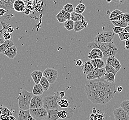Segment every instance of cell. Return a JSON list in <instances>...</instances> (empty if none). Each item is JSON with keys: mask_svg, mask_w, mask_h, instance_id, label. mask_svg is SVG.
Masks as SVG:
<instances>
[{"mask_svg": "<svg viewBox=\"0 0 129 120\" xmlns=\"http://www.w3.org/2000/svg\"><path fill=\"white\" fill-rule=\"evenodd\" d=\"M124 29V28H123V27L115 26L113 28V32H114V33H115L116 34H119V33L121 32Z\"/></svg>", "mask_w": 129, "mask_h": 120, "instance_id": "43", "label": "cell"}, {"mask_svg": "<svg viewBox=\"0 0 129 120\" xmlns=\"http://www.w3.org/2000/svg\"><path fill=\"white\" fill-rule=\"evenodd\" d=\"M123 13H124L121 11L119 10V9H116L111 13L110 15L109 16V19L113 18H114L116 16H118L119 15H120V14H121Z\"/></svg>", "mask_w": 129, "mask_h": 120, "instance_id": "39", "label": "cell"}, {"mask_svg": "<svg viewBox=\"0 0 129 120\" xmlns=\"http://www.w3.org/2000/svg\"><path fill=\"white\" fill-rule=\"evenodd\" d=\"M85 9H86V7L85 5L84 4L82 3H80L79 4H78L75 7V12L76 13L82 14V13L85 12Z\"/></svg>", "mask_w": 129, "mask_h": 120, "instance_id": "28", "label": "cell"}, {"mask_svg": "<svg viewBox=\"0 0 129 120\" xmlns=\"http://www.w3.org/2000/svg\"><path fill=\"white\" fill-rule=\"evenodd\" d=\"M56 18L60 23H64L65 21H67L61 12H60L59 13L57 14Z\"/></svg>", "mask_w": 129, "mask_h": 120, "instance_id": "41", "label": "cell"}, {"mask_svg": "<svg viewBox=\"0 0 129 120\" xmlns=\"http://www.w3.org/2000/svg\"><path fill=\"white\" fill-rule=\"evenodd\" d=\"M25 7V3L23 0H15L13 3V9L17 12H23Z\"/></svg>", "mask_w": 129, "mask_h": 120, "instance_id": "15", "label": "cell"}, {"mask_svg": "<svg viewBox=\"0 0 129 120\" xmlns=\"http://www.w3.org/2000/svg\"><path fill=\"white\" fill-rule=\"evenodd\" d=\"M104 68L106 71V73H113L115 75L117 73V72L112 66L108 64L105 65L104 67Z\"/></svg>", "mask_w": 129, "mask_h": 120, "instance_id": "35", "label": "cell"}, {"mask_svg": "<svg viewBox=\"0 0 129 120\" xmlns=\"http://www.w3.org/2000/svg\"><path fill=\"white\" fill-rule=\"evenodd\" d=\"M15 0H0V8L6 10H13V4Z\"/></svg>", "mask_w": 129, "mask_h": 120, "instance_id": "17", "label": "cell"}, {"mask_svg": "<svg viewBox=\"0 0 129 120\" xmlns=\"http://www.w3.org/2000/svg\"><path fill=\"white\" fill-rule=\"evenodd\" d=\"M85 27L83 26L81 21H75L74 30L75 32H79L84 29Z\"/></svg>", "mask_w": 129, "mask_h": 120, "instance_id": "31", "label": "cell"}, {"mask_svg": "<svg viewBox=\"0 0 129 120\" xmlns=\"http://www.w3.org/2000/svg\"><path fill=\"white\" fill-rule=\"evenodd\" d=\"M3 38L4 40H12L13 38V34L12 33H9L6 32L5 31H3L2 33Z\"/></svg>", "mask_w": 129, "mask_h": 120, "instance_id": "38", "label": "cell"}, {"mask_svg": "<svg viewBox=\"0 0 129 120\" xmlns=\"http://www.w3.org/2000/svg\"><path fill=\"white\" fill-rule=\"evenodd\" d=\"M64 26L65 28L68 31H72L74 29V22L71 19L67 20L64 22Z\"/></svg>", "mask_w": 129, "mask_h": 120, "instance_id": "29", "label": "cell"}, {"mask_svg": "<svg viewBox=\"0 0 129 120\" xmlns=\"http://www.w3.org/2000/svg\"><path fill=\"white\" fill-rule=\"evenodd\" d=\"M123 87L122 86H119L118 87L116 91H117L118 92H119V93H120V92H121L122 91H123Z\"/></svg>", "mask_w": 129, "mask_h": 120, "instance_id": "55", "label": "cell"}, {"mask_svg": "<svg viewBox=\"0 0 129 120\" xmlns=\"http://www.w3.org/2000/svg\"><path fill=\"white\" fill-rule=\"evenodd\" d=\"M122 32H127V33H129V25L126 26V27L124 28V29H123V30L122 31Z\"/></svg>", "mask_w": 129, "mask_h": 120, "instance_id": "54", "label": "cell"}, {"mask_svg": "<svg viewBox=\"0 0 129 120\" xmlns=\"http://www.w3.org/2000/svg\"><path fill=\"white\" fill-rule=\"evenodd\" d=\"M17 49L16 47L13 45V46L8 48L7 50H5V51L3 53V54L7 56L8 58L11 59H13L15 57L17 53Z\"/></svg>", "mask_w": 129, "mask_h": 120, "instance_id": "18", "label": "cell"}, {"mask_svg": "<svg viewBox=\"0 0 129 120\" xmlns=\"http://www.w3.org/2000/svg\"><path fill=\"white\" fill-rule=\"evenodd\" d=\"M106 64L112 66L118 72L121 69L122 65L119 60L114 56H111L107 58L106 60Z\"/></svg>", "mask_w": 129, "mask_h": 120, "instance_id": "13", "label": "cell"}, {"mask_svg": "<svg viewBox=\"0 0 129 120\" xmlns=\"http://www.w3.org/2000/svg\"><path fill=\"white\" fill-rule=\"evenodd\" d=\"M104 117V115L102 114L98 113H92L90 117V120H103Z\"/></svg>", "mask_w": 129, "mask_h": 120, "instance_id": "34", "label": "cell"}, {"mask_svg": "<svg viewBox=\"0 0 129 120\" xmlns=\"http://www.w3.org/2000/svg\"><path fill=\"white\" fill-rule=\"evenodd\" d=\"M58 95L60 98H62L65 97V92L63 91H60L58 92Z\"/></svg>", "mask_w": 129, "mask_h": 120, "instance_id": "52", "label": "cell"}, {"mask_svg": "<svg viewBox=\"0 0 129 120\" xmlns=\"http://www.w3.org/2000/svg\"><path fill=\"white\" fill-rule=\"evenodd\" d=\"M120 107L123 108L129 115V100L123 101L120 104Z\"/></svg>", "mask_w": 129, "mask_h": 120, "instance_id": "33", "label": "cell"}, {"mask_svg": "<svg viewBox=\"0 0 129 120\" xmlns=\"http://www.w3.org/2000/svg\"><path fill=\"white\" fill-rule=\"evenodd\" d=\"M8 11L3 8H0V17H4L8 15V14H6Z\"/></svg>", "mask_w": 129, "mask_h": 120, "instance_id": "46", "label": "cell"}, {"mask_svg": "<svg viewBox=\"0 0 129 120\" xmlns=\"http://www.w3.org/2000/svg\"><path fill=\"white\" fill-rule=\"evenodd\" d=\"M9 120H17L16 119L14 116H13V115H11V116H9Z\"/></svg>", "mask_w": 129, "mask_h": 120, "instance_id": "56", "label": "cell"}, {"mask_svg": "<svg viewBox=\"0 0 129 120\" xmlns=\"http://www.w3.org/2000/svg\"><path fill=\"white\" fill-rule=\"evenodd\" d=\"M111 22L115 26L125 28L129 25V24L124 21H112Z\"/></svg>", "mask_w": 129, "mask_h": 120, "instance_id": "30", "label": "cell"}, {"mask_svg": "<svg viewBox=\"0 0 129 120\" xmlns=\"http://www.w3.org/2000/svg\"><path fill=\"white\" fill-rule=\"evenodd\" d=\"M60 99L58 92H56L54 95H48L43 97V107L46 110H53L58 109L59 106L57 100Z\"/></svg>", "mask_w": 129, "mask_h": 120, "instance_id": "5", "label": "cell"}, {"mask_svg": "<svg viewBox=\"0 0 129 120\" xmlns=\"http://www.w3.org/2000/svg\"><path fill=\"white\" fill-rule=\"evenodd\" d=\"M114 73H106L103 76V78L105 81L109 83H115V77Z\"/></svg>", "mask_w": 129, "mask_h": 120, "instance_id": "27", "label": "cell"}, {"mask_svg": "<svg viewBox=\"0 0 129 120\" xmlns=\"http://www.w3.org/2000/svg\"><path fill=\"white\" fill-rule=\"evenodd\" d=\"M9 117L5 115H0V120H9Z\"/></svg>", "mask_w": 129, "mask_h": 120, "instance_id": "48", "label": "cell"}, {"mask_svg": "<svg viewBox=\"0 0 129 120\" xmlns=\"http://www.w3.org/2000/svg\"><path fill=\"white\" fill-rule=\"evenodd\" d=\"M43 98L41 96L33 95L30 103L29 109H38L43 107Z\"/></svg>", "mask_w": 129, "mask_h": 120, "instance_id": "11", "label": "cell"}, {"mask_svg": "<svg viewBox=\"0 0 129 120\" xmlns=\"http://www.w3.org/2000/svg\"><path fill=\"white\" fill-rule=\"evenodd\" d=\"M96 109H95V108H94L93 109V110H92V112L93 113H96Z\"/></svg>", "mask_w": 129, "mask_h": 120, "instance_id": "59", "label": "cell"}, {"mask_svg": "<svg viewBox=\"0 0 129 120\" xmlns=\"http://www.w3.org/2000/svg\"><path fill=\"white\" fill-rule=\"evenodd\" d=\"M86 94L88 99L93 104L105 105L114 97L115 93L106 91H92Z\"/></svg>", "mask_w": 129, "mask_h": 120, "instance_id": "3", "label": "cell"}, {"mask_svg": "<svg viewBox=\"0 0 129 120\" xmlns=\"http://www.w3.org/2000/svg\"><path fill=\"white\" fill-rule=\"evenodd\" d=\"M119 37L121 41L129 40V33L127 32H121V33L118 34Z\"/></svg>", "mask_w": 129, "mask_h": 120, "instance_id": "40", "label": "cell"}, {"mask_svg": "<svg viewBox=\"0 0 129 120\" xmlns=\"http://www.w3.org/2000/svg\"><path fill=\"white\" fill-rule=\"evenodd\" d=\"M44 90L40 83L35 84L32 89V93L35 96H41L44 92Z\"/></svg>", "mask_w": 129, "mask_h": 120, "instance_id": "24", "label": "cell"}, {"mask_svg": "<svg viewBox=\"0 0 129 120\" xmlns=\"http://www.w3.org/2000/svg\"></svg>", "mask_w": 129, "mask_h": 120, "instance_id": "64", "label": "cell"}, {"mask_svg": "<svg viewBox=\"0 0 129 120\" xmlns=\"http://www.w3.org/2000/svg\"><path fill=\"white\" fill-rule=\"evenodd\" d=\"M110 21H123V13L119 15L116 16L114 18L109 19Z\"/></svg>", "mask_w": 129, "mask_h": 120, "instance_id": "45", "label": "cell"}, {"mask_svg": "<svg viewBox=\"0 0 129 120\" xmlns=\"http://www.w3.org/2000/svg\"><path fill=\"white\" fill-rule=\"evenodd\" d=\"M5 31L8 32V33L12 34L13 31H14V29H13V28L12 26H10L8 27V28L7 29V30H6Z\"/></svg>", "mask_w": 129, "mask_h": 120, "instance_id": "49", "label": "cell"}, {"mask_svg": "<svg viewBox=\"0 0 129 120\" xmlns=\"http://www.w3.org/2000/svg\"><path fill=\"white\" fill-rule=\"evenodd\" d=\"M57 115L59 119H64L65 118L67 117L68 113L67 111L65 110H62L58 111Z\"/></svg>", "mask_w": 129, "mask_h": 120, "instance_id": "37", "label": "cell"}, {"mask_svg": "<svg viewBox=\"0 0 129 120\" xmlns=\"http://www.w3.org/2000/svg\"><path fill=\"white\" fill-rule=\"evenodd\" d=\"M94 69L93 66L90 61H86L81 66V70H82L83 73L86 75H87Z\"/></svg>", "mask_w": 129, "mask_h": 120, "instance_id": "19", "label": "cell"}, {"mask_svg": "<svg viewBox=\"0 0 129 120\" xmlns=\"http://www.w3.org/2000/svg\"><path fill=\"white\" fill-rule=\"evenodd\" d=\"M107 1V2H108V3H110L111 1H112V0H106Z\"/></svg>", "mask_w": 129, "mask_h": 120, "instance_id": "61", "label": "cell"}, {"mask_svg": "<svg viewBox=\"0 0 129 120\" xmlns=\"http://www.w3.org/2000/svg\"><path fill=\"white\" fill-rule=\"evenodd\" d=\"M47 116L46 120H58L59 117L57 115L58 110L57 109L53 110H47Z\"/></svg>", "mask_w": 129, "mask_h": 120, "instance_id": "21", "label": "cell"}, {"mask_svg": "<svg viewBox=\"0 0 129 120\" xmlns=\"http://www.w3.org/2000/svg\"><path fill=\"white\" fill-rule=\"evenodd\" d=\"M0 110L2 111V115H5L8 116L13 115V113L7 107H5L3 106V105H2L0 106Z\"/></svg>", "mask_w": 129, "mask_h": 120, "instance_id": "32", "label": "cell"}, {"mask_svg": "<svg viewBox=\"0 0 129 120\" xmlns=\"http://www.w3.org/2000/svg\"><path fill=\"white\" fill-rule=\"evenodd\" d=\"M90 61L91 63H92V65L93 66V68L94 69H97L104 68L105 66L104 62L102 59L91 60Z\"/></svg>", "mask_w": 129, "mask_h": 120, "instance_id": "22", "label": "cell"}, {"mask_svg": "<svg viewBox=\"0 0 129 120\" xmlns=\"http://www.w3.org/2000/svg\"></svg>", "mask_w": 129, "mask_h": 120, "instance_id": "63", "label": "cell"}, {"mask_svg": "<svg viewBox=\"0 0 129 120\" xmlns=\"http://www.w3.org/2000/svg\"><path fill=\"white\" fill-rule=\"evenodd\" d=\"M4 39L3 38H0V45L2 44L3 42H4Z\"/></svg>", "mask_w": 129, "mask_h": 120, "instance_id": "58", "label": "cell"}, {"mask_svg": "<svg viewBox=\"0 0 129 120\" xmlns=\"http://www.w3.org/2000/svg\"><path fill=\"white\" fill-rule=\"evenodd\" d=\"M62 9L63 10H64L65 11H66V12H67L68 13H72L74 11V6L71 3H67V4H65L64 6Z\"/></svg>", "mask_w": 129, "mask_h": 120, "instance_id": "36", "label": "cell"}, {"mask_svg": "<svg viewBox=\"0 0 129 120\" xmlns=\"http://www.w3.org/2000/svg\"><path fill=\"white\" fill-rule=\"evenodd\" d=\"M124 44H125V46H128V45H129V40H126L125 41V43H124Z\"/></svg>", "mask_w": 129, "mask_h": 120, "instance_id": "57", "label": "cell"}, {"mask_svg": "<svg viewBox=\"0 0 129 120\" xmlns=\"http://www.w3.org/2000/svg\"><path fill=\"white\" fill-rule=\"evenodd\" d=\"M123 21L129 24V13H123Z\"/></svg>", "mask_w": 129, "mask_h": 120, "instance_id": "47", "label": "cell"}, {"mask_svg": "<svg viewBox=\"0 0 129 120\" xmlns=\"http://www.w3.org/2000/svg\"><path fill=\"white\" fill-rule=\"evenodd\" d=\"M85 93L92 91H106L116 92L115 83H109L103 78L99 79L87 81L85 86Z\"/></svg>", "mask_w": 129, "mask_h": 120, "instance_id": "1", "label": "cell"}, {"mask_svg": "<svg viewBox=\"0 0 129 120\" xmlns=\"http://www.w3.org/2000/svg\"><path fill=\"white\" fill-rule=\"evenodd\" d=\"M29 111L32 117L35 120H46L47 116V112L43 107L38 109H29Z\"/></svg>", "mask_w": 129, "mask_h": 120, "instance_id": "7", "label": "cell"}, {"mask_svg": "<svg viewBox=\"0 0 129 120\" xmlns=\"http://www.w3.org/2000/svg\"><path fill=\"white\" fill-rule=\"evenodd\" d=\"M33 96L32 92H29L26 90H23L20 92L17 98L19 109L23 110H29L30 103Z\"/></svg>", "mask_w": 129, "mask_h": 120, "instance_id": "4", "label": "cell"}, {"mask_svg": "<svg viewBox=\"0 0 129 120\" xmlns=\"http://www.w3.org/2000/svg\"><path fill=\"white\" fill-rule=\"evenodd\" d=\"M62 13V15L65 18H66V20H70V17H71V13H69L63 10L62 9V10L60 11Z\"/></svg>", "mask_w": 129, "mask_h": 120, "instance_id": "44", "label": "cell"}, {"mask_svg": "<svg viewBox=\"0 0 129 120\" xmlns=\"http://www.w3.org/2000/svg\"><path fill=\"white\" fill-rule=\"evenodd\" d=\"M74 99L70 97H66L57 100L58 106L62 108H68L72 107L74 103Z\"/></svg>", "mask_w": 129, "mask_h": 120, "instance_id": "12", "label": "cell"}, {"mask_svg": "<svg viewBox=\"0 0 129 120\" xmlns=\"http://www.w3.org/2000/svg\"><path fill=\"white\" fill-rule=\"evenodd\" d=\"M87 57L90 60L102 59L103 57V53L98 48H94L91 50L90 52L88 54Z\"/></svg>", "mask_w": 129, "mask_h": 120, "instance_id": "14", "label": "cell"}, {"mask_svg": "<svg viewBox=\"0 0 129 120\" xmlns=\"http://www.w3.org/2000/svg\"><path fill=\"white\" fill-rule=\"evenodd\" d=\"M106 73V71L104 68L94 69L86 75V78L87 81L97 79L103 78Z\"/></svg>", "mask_w": 129, "mask_h": 120, "instance_id": "9", "label": "cell"}, {"mask_svg": "<svg viewBox=\"0 0 129 120\" xmlns=\"http://www.w3.org/2000/svg\"><path fill=\"white\" fill-rule=\"evenodd\" d=\"M70 19L72 20L74 22L75 21H81L82 20H85V18L82 14H78L76 13L75 12H73L71 13V17Z\"/></svg>", "mask_w": 129, "mask_h": 120, "instance_id": "25", "label": "cell"}, {"mask_svg": "<svg viewBox=\"0 0 129 120\" xmlns=\"http://www.w3.org/2000/svg\"><path fill=\"white\" fill-rule=\"evenodd\" d=\"M115 34L113 31H108L99 33L94 38L96 43H112Z\"/></svg>", "mask_w": 129, "mask_h": 120, "instance_id": "6", "label": "cell"}, {"mask_svg": "<svg viewBox=\"0 0 129 120\" xmlns=\"http://www.w3.org/2000/svg\"><path fill=\"white\" fill-rule=\"evenodd\" d=\"M113 114L115 120H129V115L121 107L114 110Z\"/></svg>", "mask_w": 129, "mask_h": 120, "instance_id": "10", "label": "cell"}, {"mask_svg": "<svg viewBox=\"0 0 129 120\" xmlns=\"http://www.w3.org/2000/svg\"><path fill=\"white\" fill-rule=\"evenodd\" d=\"M113 2H114V3H118L119 4H122L123 3H124V2L126 1V0H112Z\"/></svg>", "mask_w": 129, "mask_h": 120, "instance_id": "51", "label": "cell"}, {"mask_svg": "<svg viewBox=\"0 0 129 120\" xmlns=\"http://www.w3.org/2000/svg\"><path fill=\"white\" fill-rule=\"evenodd\" d=\"M81 23H82L83 26H84V27H87V26H88V22L86 21L85 19V20L81 21Z\"/></svg>", "mask_w": 129, "mask_h": 120, "instance_id": "53", "label": "cell"}, {"mask_svg": "<svg viewBox=\"0 0 129 120\" xmlns=\"http://www.w3.org/2000/svg\"><path fill=\"white\" fill-rule=\"evenodd\" d=\"M83 64V63L82 60H80V59L78 60L76 62V65L79 66V67L82 66Z\"/></svg>", "mask_w": 129, "mask_h": 120, "instance_id": "50", "label": "cell"}, {"mask_svg": "<svg viewBox=\"0 0 129 120\" xmlns=\"http://www.w3.org/2000/svg\"><path fill=\"white\" fill-rule=\"evenodd\" d=\"M1 24L3 27V29L0 30V33H1V34L3 33V31H4L7 30L8 27L11 26L10 25H9V24H7L4 21L1 22Z\"/></svg>", "mask_w": 129, "mask_h": 120, "instance_id": "42", "label": "cell"}, {"mask_svg": "<svg viewBox=\"0 0 129 120\" xmlns=\"http://www.w3.org/2000/svg\"><path fill=\"white\" fill-rule=\"evenodd\" d=\"M87 47L90 50L98 48L102 51L104 58H108L111 56H115L118 52V48L113 43H96L94 41L89 42Z\"/></svg>", "mask_w": 129, "mask_h": 120, "instance_id": "2", "label": "cell"}, {"mask_svg": "<svg viewBox=\"0 0 129 120\" xmlns=\"http://www.w3.org/2000/svg\"><path fill=\"white\" fill-rule=\"evenodd\" d=\"M125 49H127V50H129V45H128V46H125Z\"/></svg>", "mask_w": 129, "mask_h": 120, "instance_id": "60", "label": "cell"}, {"mask_svg": "<svg viewBox=\"0 0 129 120\" xmlns=\"http://www.w3.org/2000/svg\"><path fill=\"white\" fill-rule=\"evenodd\" d=\"M2 115V111H1V110H0V115Z\"/></svg>", "mask_w": 129, "mask_h": 120, "instance_id": "62", "label": "cell"}, {"mask_svg": "<svg viewBox=\"0 0 129 120\" xmlns=\"http://www.w3.org/2000/svg\"><path fill=\"white\" fill-rule=\"evenodd\" d=\"M39 83L41 85L44 91H48L50 86V83L47 78L44 77V76H42Z\"/></svg>", "mask_w": 129, "mask_h": 120, "instance_id": "26", "label": "cell"}, {"mask_svg": "<svg viewBox=\"0 0 129 120\" xmlns=\"http://www.w3.org/2000/svg\"><path fill=\"white\" fill-rule=\"evenodd\" d=\"M43 76L49 81L50 84L54 83L58 77V71L52 68H47L43 72Z\"/></svg>", "mask_w": 129, "mask_h": 120, "instance_id": "8", "label": "cell"}, {"mask_svg": "<svg viewBox=\"0 0 129 120\" xmlns=\"http://www.w3.org/2000/svg\"><path fill=\"white\" fill-rule=\"evenodd\" d=\"M31 76L35 84H39L43 76V72L38 70H34L31 73Z\"/></svg>", "mask_w": 129, "mask_h": 120, "instance_id": "20", "label": "cell"}, {"mask_svg": "<svg viewBox=\"0 0 129 120\" xmlns=\"http://www.w3.org/2000/svg\"><path fill=\"white\" fill-rule=\"evenodd\" d=\"M14 45V43L12 40H5L2 44L0 45V54H3L8 48Z\"/></svg>", "mask_w": 129, "mask_h": 120, "instance_id": "23", "label": "cell"}, {"mask_svg": "<svg viewBox=\"0 0 129 120\" xmlns=\"http://www.w3.org/2000/svg\"><path fill=\"white\" fill-rule=\"evenodd\" d=\"M17 120H35L32 117L29 110H23L20 109L18 113Z\"/></svg>", "mask_w": 129, "mask_h": 120, "instance_id": "16", "label": "cell"}]
</instances>
